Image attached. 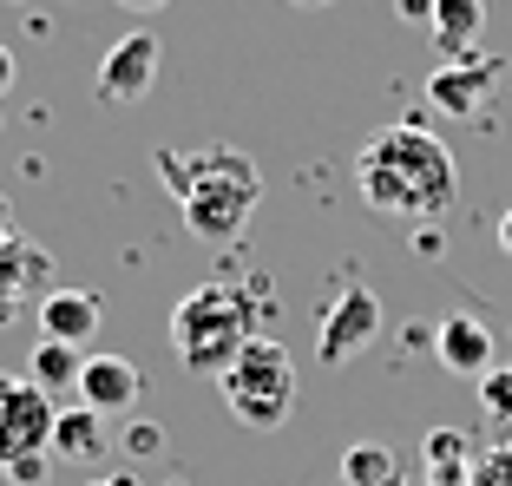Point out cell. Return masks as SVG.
I'll list each match as a JSON object with an SVG mask.
<instances>
[{"mask_svg": "<svg viewBox=\"0 0 512 486\" xmlns=\"http://www.w3.org/2000/svg\"><path fill=\"white\" fill-rule=\"evenodd\" d=\"M296 7H329V0H296Z\"/></svg>", "mask_w": 512, "mask_h": 486, "instance_id": "cell-27", "label": "cell"}, {"mask_svg": "<svg viewBox=\"0 0 512 486\" xmlns=\"http://www.w3.org/2000/svg\"><path fill=\"white\" fill-rule=\"evenodd\" d=\"M480 408L493 414V421L512 414V368H486V375H480Z\"/></svg>", "mask_w": 512, "mask_h": 486, "instance_id": "cell-18", "label": "cell"}, {"mask_svg": "<svg viewBox=\"0 0 512 486\" xmlns=\"http://www.w3.org/2000/svg\"><path fill=\"white\" fill-rule=\"evenodd\" d=\"M427 460H434V480L453 486V460H467L460 454V434H453V427H434V434H427Z\"/></svg>", "mask_w": 512, "mask_h": 486, "instance_id": "cell-17", "label": "cell"}, {"mask_svg": "<svg viewBox=\"0 0 512 486\" xmlns=\"http://www.w3.org/2000/svg\"><path fill=\"white\" fill-rule=\"evenodd\" d=\"M106 447H112L106 421H99L92 408H60V421H53V447H46V454H53V460H99Z\"/></svg>", "mask_w": 512, "mask_h": 486, "instance_id": "cell-15", "label": "cell"}, {"mask_svg": "<svg viewBox=\"0 0 512 486\" xmlns=\"http://www.w3.org/2000/svg\"><path fill=\"white\" fill-rule=\"evenodd\" d=\"M138 368L125 362V355H86V375H79V408H92L99 421L106 414H125L138 401Z\"/></svg>", "mask_w": 512, "mask_h": 486, "instance_id": "cell-9", "label": "cell"}, {"mask_svg": "<svg viewBox=\"0 0 512 486\" xmlns=\"http://www.w3.org/2000/svg\"><path fill=\"white\" fill-rule=\"evenodd\" d=\"M79 375H86V349H73V342H33L27 355V381L40 388V395H66V388H79Z\"/></svg>", "mask_w": 512, "mask_h": 486, "instance_id": "cell-14", "label": "cell"}, {"mask_svg": "<svg viewBox=\"0 0 512 486\" xmlns=\"http://www.w3.org/2000/svg\"><path fill=\"white\" fill-rule=\"evenodd\" d=\"M14 237V217H7V198H0V243Z\"/></svg>", "mask_w": 512, "mask_h": 486, "instance_id": "cell-26", "label": "cell"}, {"mask_svg": "<svg viewBox=\"0 0 512 486\" xmlns=\"http://www.w3.org/2000/svg\"><path fill=\"white\" fill-rule=\"evenodd\" d=\"M171 198L184 204V230L204 243H230L250 211L263 204V171L237 145H204V152H158Z\"/></svg>", "mask_w": 512, "mask_h": 486, "instance_id": "cell-2", "label": "cell"}, {"mask_svg": "<svg viewBox=\"0 0 512 486\" xmlns=\"http://www.w3.org/2000/svg\"><path fill=\"white\" fill-rule=\"evenodd\" d=\"M342 486H401V454L381 441H355L342 454Z\"/></svg>", "mask_w": 512, "mask_h": 486, "instance_id": "cell-16", "label": "cell"}, {"mask_svg": "<svg viewBox=\"0 0 512 486\" xmlns=\"http://www.w3.org/2000/svg\"><path fill=\"white\" fill-rule=\"evenodd\" d=\"M125 14H158V7H165V0H119Z\"/></svg>", "mask_w": 512, "mask_h": 486, "instance_id": "cell-23", "label": "cell"}, {"mask_svg": "<svg viewBox=\"0 0 512 486\" xmlns=\"http://www.w3.org/2000/svg\"><path fill=\"white\" fill-rule=\"evenodd\" d=\"M480 27H486L480 0H434V27H427V40L440 46V60H467V53H480Z\"/></svg>", "mask_w": 512, "mask_h": 486, "instance_id": "cell-13", "label": "cell"}, {"mask_svg": "<svg viewBox=\"0 0 512 486\" xmlns=\"http://www.w3.org/2000/svg\"><path fill=\"white\" fill-rule=\"evenodd\" d=\"M40 335L86 349L92 335H99V296H86V289H46L40 296Z\"/></svg>", "mask_w": 512, "mask_h": 486, "instance_id": "cell-11", "label": "cell"}, {"mask_svg": "<svg viewBox=\"0 0 512 486\" xmlns=\"http://www.w3.org/2000/svg\"><path fill=\"white\" fill-rule=\"evenodd\" d=\"M256 342V309L243 283H197L178 309H171V349L191 375H217Z\"/></svg>", "mask_w": 512, "mask_h": 486, "instance_id": "cell-3", "label": "cell"}, {"mask_svg": "<svg viewBox=\"0 0 512 486\" xmlns=\"http://www.w3.org/2000/svg\"><path fill=\"white\" fill-rule=\"evenodd\" d=\"M434 355L453 375H486V368H493V329H486L480 316H447L434 329Z\"/></svg>", "mask_w": 512, "mask_h": 486, "instance_id": "cell-12", "label": "cell"}, {"mask_svg": "<svg viewBox=\"0 0 512 486\" xmlns=\"http://www.w3.org/2000/svg\"><path fill=\"white\" fill-rule=\"evenodd\" d=\"M14 86V53H7V46H0V92Z\"/></svg>", "mask_w": 512, "mask_h": 486, "instance_id": "cell-22", "label": "cell"}, {"mask_svg": "<svg viewBox=\"0 0 512 486\" xmlns=\"http://www.w3.org/2000/svg\"><path fill=\"white\" fill-rule=\"evenodd\" d=\"M499 250H506V257H512V211L499 217Z\"/></svg>", "mask_w": 512, "mask_h": 486, "instance_id": "cell-24", "label": "cell"}, {"mask_svg": "<svg viewBox=\"0 0 512 486\" xmlns=\"http://www.w3.org/2000/svg\"><path fill=\"white\" fill-rule=\"evenodd\" d=\"M53 395H40L27 375H0V473L27 454H46L53 447Z\"/></svg>", "mask_w": 512, "mask_h": 486, "instance_id": "cell-5", "label": "cell"}, {"mask_svg": "<svg viewBox=\"0 0 512 486\" xmlns=\"http://www.w3.org/2000/svg\"><path fill=\"white\" fill-rule=\"evenodd\" d=\"M355 191H362L368 211L381 217H414V224H434L453 204V152L440 145L427 125L401 119L381 138H368L362 158H355Z\"/></svg>", "mask_w": 512, "mask_h": 486, "instance_id": "cell-1", "label": "cell"}, {"mask_svg": "<svg viewBox=\"0 0 512 486\" xmlns=\"http://www.w3.org/2000/svg\"><path fill=\"white\" fill-rule=\"evenodd\" d=\"M224 408L243 427H276L296 408V362H289V349L276 335H256L250 349L224 368Z\"/></svg>", "mask_w": 512, "mask_h": 486, "instance_id": "cell-4", "label": "cell"}, {"mask_svg": "<svg viewBox=\"0 0 512 486\" xmlns=\"http://www.w3.org/2000/svg\"><path fill=\"white\" fill-rule=\"evenodd\" d=\"M375 335H381V296L368 283H348L342 296L329 303L322 329H316V362L322 368H342L348 355H362Z\"/></svg>", "mask_w": 512, "mask_h": 486, "instance_id": "cell-6", "label": "cell"}, {"mask_svg": "<svg viewBox=\"0 0 512 486\" xmlns=\"http://www.w3.org/2000/svg\"><path fill=\"white\" fill-rule=\"evenodd\" d=\"M506 79L499 53H467V60H440V73H427V106H440L447 119H480L486 99Z\"/></svg>", "mask_w": 512, "mask_h": 486, "instance_id": "cell-7", "label": "cell"}, {"mask_svg": "<svg viewBox=\"0 0 512 486\" xmlns=\"http://www.w3.org/2000/svg\"><path fill=\"white\" fill-rule=\"evenodd\" d=\"M46 467H53V454H27V460L7 467V480H14V486H46Z\"/></svg>", "mask_w": 512, "mask_h": 486, "instance_id": "cell-19", "label": "cell"}, {"mask_svg": "<svg viewBox=\"0 0 512 486\" xmlns=\"http://www.w3.org/2000/svg\"><path fill=\"white\" fill-rule=\"evenodd\" d=\"M151 86H158V33L138 27V33H125L106 60H99V73H92V99H106V106H138Z\"/></svg>", "mask_w": 512, "mask_h": 486, "instance_id": "cell-8", "label": "cell"}, {"mask_svg": "<svg viewBox=\"0 0 512 486\" xmlns=\"http://www.w3.org/2000/svg\"><path fill=\"white\" fill-rule=\"evenodd\" d=\"M46 276H53V257H46V250H33V243L14 230V237L0 243V322L20 316V309H27V296L46 283Z\"/></svg>", "mask_w": 512, "mask_h": 486, "instance_id": "cell-10", "label": "cell"}, {"mask_svg": "<svg viewBox=\"0 0 512 486\" xmlns=\"http://www.w3.org/2000/svg\"><path fill=\"white\" fill-rule=\"evenodd\" d=\"M125 447H132V454H145V460H151V454H158V447H165V427H151V421H138L132 434H125Z\"/></svg>", "mask_w": 512, "mask_h": 486, "instance_id": "cell-20", "label": "cell"}, {"mask_svg": "<svg viewBox=\"0 0 512 486\" xmlns=\"http://www.w3.org/2000/svg\"><path fill=\"white\" fill-rule=\"evenodd\" d=\"M394 14H401L407 27H421V33H427V27H434V0H394Z\"/></svg>", "mask_w": 512, "mask_h": 486, "instance_id": "cell-21", "label": "cell"}, {"mask_svg": "<svg viewBox=\"0 0 512 486\" xmlns=\"http://www.w3.org/2000/svg\"><path fill=\"white\" fill-rule=\"evenodd\" d=\"M86 486H138L132 473H106V480H86Z\"/></svg>", "mask_w": 512, "mask_h": 486, "instance_id": "cell-25", "label": "cell"}]
</instances>
